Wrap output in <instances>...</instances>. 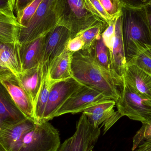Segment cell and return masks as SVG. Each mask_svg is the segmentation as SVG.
<instances>
[{
  "label": "cell",
  "instance_id": "obj_30",
  "mask_svg": "<svg viewBox=\"0 0 151 151\" xmlns=\"http://www.w3.org/2000/svg\"><path fill=\"white\" fill-rule=\"evenodd\" d=\"M16 0H0V14L16 16L14 14Z\"/></svg>",
  "mask_w": 151,
  "mask_h": 151
},
{
  "label": "cell",
  "instance_id": "obj_17",
  "mask_svg": "<svg viewBox=\"0 0 151 151\" xmlns=\"http://www.w3.org/2000/svg\"><path fill=\"white\" fill-rule=\"evenodd\" d=\"M44 64L41 63L33 68L23 72L19 80L35 106L44 77Z\"/></svg>",
  "mask_w": 151,
  "mask_h": 151
},
{
  "label": "cell",
  "instance_id": "obj_38",
  "mask_svg": "<svg viewBox=\"0 0 151 151\" xmlns=\"http://www.w3.org/2000/svg\"><path fill=\"white\" fill-rule=\"evenodd\" d=\"M0 151H7L0 142Z\"/></svg>",
  "mask_w": 151,
  "mask_h": 151
},
{
  "label": "cell",
  "instance_id": "obj_4",
  "mask_svg": "<svg viewBox=\"0 0 151 151\" xmlns=\"http://www.w3.org/2000/svg\"><path fill=\"white\" fill-rule=\"evenodd\" d=\"M56 2L57 0H42L26 26L20 27L18 37L19 45L44 36L57 25Z\"/></svg>",
  "mask_w": 151,
  "mask_h": 151
},
{
  "label": "cell",
  "instance_id": "obj_22",
  "mask_svg": "<svg viewBox=\"0 0 151 151\" xmlns=\"http://www.w3.org/2000/svg\"><path fill=\"white\" fill-rule=\"evenodd\" d=\"M20 27L16 16L0 14V42H18Z\"/></svg>",
  "mask_w": 151,
  "mask_h": 151
},
{
  "label": "cell",
  "instance_id": "obj_9",
  "mask_svg": "<svg viewBox=\"0 0 151 151\" xmlns=\"http://www.w3.org/2000/svg\"><path fill=\"white\" fill-rule=\"evenodd\" d=\"M83 85L73 77L57 81L50 89L42 123L49 122L54 118L58 110Z\"/></svg>",
  "mask_w": 151,
  "mask_h": 151
},
{
  "label": "cell",
  "instance_id": "obj_34",
  "mask_svg": "<svg viewBox=\"0 0 151 151\" xmlns=\"http://www.w3.org/2000/svg\"><path fill=\"white\" fill-rule=\"evenodd\" d=\"M144 132V138L147 142L151 141V120L146 123H142L141 128Z\"/></svg>",
  "mask_w": 151,
  "mask_h": 151
},
{
  "label": "cell",
  "instance_id": "obj_18",
  "mask_svg": "<svg viewBox=\"0 0 151 151\" xmlns=\"http://www.w3.org/2000/svg\"><path fill=\"white\" fill-rule=\"evenodd\" d=\"M111 67L113 71L122 78L127 63L122 38L121 16L115 20L114 37L111 54Z\"/></svg>",
  "mask_w": 151,
  "mask_h": 151
},
{
  "label": "cell",
  "instance_id": "obj_5",
  "mask_svg": "<svg viewBox=\"0 0 151 151\" xmlns=\"http://www.w3.org/2000/svg\"><path fill=\"white\" fill-rule=\"evenodd\" d=\"M120 96L116 102L118 111L130 119L146 123L151 120V101L138 94L122 77Z\"/></svg>",
  "mask_w": 151,
  "mask_h": 151
},
{
  "label": "cell",
  "instance_id": "obj_31",
  "mask_svg": "<svg viewBox=\"0 0 151 151\" xmlns=\"http://www.w3.org/2000/svg\"><path fill=\"white\" fill-rule=\"evenodd\" d=\"M84 44L83 41L80 36H76L71 39L67 44V48L71 53L77 52L83 49Z\"/></svg>",
  "mask_w": 151,
  "mask_h": 151
},
{
  "label": "cell",
  "instance_id": "obj_15",
  "mask_svg": "<svg viewBox=\"0 0 151 151\" xmlns=\"http://www.w3.org/2000/svg\"><path fill=\"white\" fill-rule=\"evenodd\" d=\"M122 77L144 98L151 101V76L134 64L128 63Z\"/></svg>",
  "mask_w": 151,
  "mask_h": 151
},
{
  "label": "cell",
  "instance_id": "obj_21",
  "mask_svg": "<svg viewBox=\"0 0 151 151\" xmlns=\"http://www.w3.org/2000/svg\"><path fill=\"white\" fill-rule=\"evenodd\" d=\"M48 67V63L44 64L43 81L35 106V117L36 124L42 123L43 114L48 100L50 89L52 85L57 81L50 78Z\"/></svg>",
  "mask_w": 151,
  "mask_h": 151
},
{
  "label": "cell",
  "instance_id": "obj_14",
  "mask_svg": "<svg viewBox=\"0 0 151 151\" xmlns=\"http://www.w3.org/2000/svg\"><path fill=\"white\" fill-rule=\"evenodd\" d=\"M36 123L26 119L0 132V142L7 151H17L24 136Z\"/></svg>",
  "mask_w": 151,
  "mask_h": 151
},
{
  "label": "cell",
  "instance_id": "obj_6",
  "mask_svg": "<svg viewBox=\"0 0 151 151\" xmlns=\"http://www.w3.org/2000/svg\"><path fill=\"white\" fill-rule=\"evenodd\" d=\"M60 144L59 131L46 122L27 133L17 151H58Z\"/></svg>",
  "mask_w": 151,
  "mask_h": 151
},
{
  "label": "cell",
  "instance_id": "obj_37",
  "mask_svg": "<svg viewBox=\"0 0 151 151\" xmlns=\"http://www.w3.org/2000/svg\"><path fill=\"white\" fill-rule=\"evenodd\" d=\"M58 151H67V148H66V145L64 142L62 144V145L59 148Z\"/></svg>",
  "mask_w": 151,
  "mask_h": 151
},
{
  "label": "cell",
  "instance_id": "obj_11",
  "mask_svg": "<svg viewBox=\"0 0 151 151\" xmlns=\"http://www.w3.org/2000/svg\"><path fill=\"white\" fill-rule=\"evenodd\" d=\"M116 103L114 100H107L92 106L82 113L93 127H99L100 125L104 127V134H105L122 117L118 111L114 109Z\"/></svg>",
  "mask_w": 151,
  "mask_h": 151
},
{
  "label": "cell",
  "instance_id": "obj_2",
  "mask_svg": "<svg viewBox=\"0 0 151 151\" xmlns=\"http://www.w3.org/2000/svg\"><path fill=\"white\" fill-rule=\"evenodd\" d=\"M122 31L127 63L138 52L151 47V35L144 8L122 6Z\"/></svg>",
  "mask_w": 151,
  "mask_h": 151
},
{
  "label": "cell",
  "instance_id": "obj_10",
  "mask_svg": "<svg viewBox=\"0 0 151 151\" xmlns=\"http://www.w3.org/2000/svg\"><path fill=\"white\" fill-rule=\"evenodd\" d=\"M0 81L23 114L35 122L33 105L18 78L10 71L0 69Z\"/></svg>",
  "mask_w": 151,
  "mask_h": 151
},
{
  "label": "cell",
  "instance_id": "obj_1",
  "mask_svg": "<svg viewBox=\"0 0 151 151\" xmlns=\"http://www.w3.org/2000/svg\"><path fill=\"white\" fill-rule=\"evenodd\" d=\"M71 71L72 77L81 84L99 91L116 102L119 98L122 77L101 67L89 50L83 49L73 53Z\"/></svg>",
  "mask_w": 151,
  "mask_h": 151
},
{
  "label": "cell",
  "instance_id": "obj_29",
  "mask_svg": "<svg viewBox=\"0 0 151 151\" xmlns=\"http://www.w3.org/2000/svg\"><path fill=\"white\" fill-rule=\"evenodd\" d=\"M92 4L96 15L103 22L108 25L113 20H112L102 7L98 0H89Z\"/></svg>",
  "mask_w": 151,
  "mask_h": 151
},
{
  "label": "cell",
  "instance_id": "obj_24",
  "mask_svg": "<svg viewBox=\"0 0 151 151\" xmlns=\"http://www.w3.org/2000/svg\"><path fill=\"white\" fill-rule=\"evenodd\" d=\"M108 26L107 23L102 22L78 35H77L81 37L84 42L83 49H89L94 42L102 35Z\"/></svg>",
  "mask_w": 151,
  "mask_h": 151
},
{
  "label": "cell",
  "instance_id": "obj_3",
  "mask_svg": "<svg viewBox=\"0 0 151 151\" xmlns=\"http://www.w3.org/2000/svg\"><path fill=\"white\" fill-rule=\"evenodd\" d=\"M56 14L58 24L70 30L71 39L104 22L91 12L85 0H57Z\"/></svg>",
  "mask_w": 151,
  "mask_h": 151
},
{
  "label": "cell",
  "instance_id": "obj_12",
  "mask_svg": "<svg viewBox=\"0 0 151 151\" xmlns=\"http://www.w3.org/2000/svg\"><path fill=\"white\" fill-rule=\"evenodd\" d=\"M71 39L70 30L63 26L58 24L45 35L44 54L42 63L49 64L67 47Z\"/></svg>",
  "mask_w": 151,
  "mask_h": 151
},
{
  "label": "cell",
  "instance_id": "obj_27",
  "mask_svg": "<svg viewBox=\"0 0 151 151\" xmlns=\"http://www.w3.org/2000/svg\"><path fill=\"white\" fill-rule=\"evenodd\" d=\"M42 0H34L27 5L23 11L22 16L18 21L21 27L26 26L36 12L39 5Z\"/></svg>",
  "mask_w": 151,
  "mask_h": 151
},
{
  "label": "cell",
  "instance_id": "obj_8",
  "mask_svg": "<svg viewBox=\"0 0 151 151\" xmlns=\"http://www.w3.org/2000/svg\"><path fill=\"white\" fill-rule=\"evenodd\" d=\"M100 133V127H93L83 113L76 124L74 134L64 142L67 151H92Z\"/></svg>",
  "mask_w": 151,
  "mask_h": 151
},
{
  "label": "cell",
  "instance_id": "obj_20",
  "mask_svg": "<svg viewBox=\"0 0 151 151\" xmlns=\"http://www.w3.org/2000/svg\"><path fill=\"white\" fill-rule=\"evenodd\" d=\"M73 53L67 47L51 63L48 64L49 73L52 80L61 81L72 77L71 60Z\"/></svg>",
  "mask_w": 151,
  "mask_h": 151
},
{
  "label": "cell",
  "instance_id": "obj_13",
  "mask_svg": "<svg viewBox=\"0 0 151 151\" xmlns=\"http://www.w3.org/2000/svg\"><path fill=\"white\" fill-rule=\"evenodd\" d=\"M27 119L0 81V132Z\"/></svg>",
  "mask_w": 151,
  "mask_h": 151
},
{
  "label": "cell",
  "instance_id": "obj_33",
  "mask_svg": "<svg viewBox=\"0 0 151 151\" xmlns=\"http://www.w3.org/2000/svg\"><path fill=\"white\" fill-rule=\"evenodd\" d=\"M34 0H16L14 12L18 21H19L22 16L23 11Z\"/></svg>",
  "mask_w": 151,
  "mask_h": 151
},
{
  "label": "cell",
  "instance_id": "obj_16",
  "mask_svg": "<svg viewBox=\"0 0 151 151\" xmlns=\"http://www.w3.org/2000/svg\"><path fill=\"white\" fill-rule=\"evenodd\" d=\"M45 35L19 45V53L23 72L42 63Z\"/></svg>",
  "mask_w": 151,
  "mask_h": 151
},
{
  "label": "cell",
  "instance_id": "obj_23",
  "mask_svg": "<svg viewBox=\"0 0 151 151\" xmlns=\"http://www.w3.org/2000/svg\"><path fill=\"white\" fill-rule=\"evenodd\" d=\"M89 50L97 63L101 67L106 70L115 73L111 67L110 51L104 42L102 35L96 40Z\"/></svg>",
  "mask_w": 151,
  "mask_h": 151
},
{
  "label": "cell",
  "instance_id": "obj_25",
  "mask_svg": "<svg viewBox=\"0 0 151 151\" xmlns=\"http://www.w3.org/2000/svg\"><path fill=\"white\" fill-rule=\"evenodd\" d=\"M128 63L135 65L151 76V47L138 52Z\"/></svg>",
  "mask_w": 151,
  "mask_h": 151
},
{
  "label": "cell",
  "instance_id": "obj_28",
  "mask_svg": "<svg viewBox=\"0 0 151 151\" xmlns=\"http://www.w3.org/2000/svg\"><path fill=\"white\" fill-rule=\"evenodd\" d=\"M116 19L112 21L108 25L107 28L102 34V37L104 40V42L109 49L111 54L114 39L115 22Z\"/></svg>",
  "mask_w": 151,
  "mask_h": 151
},
{
  "label": "cell",
  "instance_id": "obj_32",
  "mask_svg": "<svg viewBox=\"0 0 151 151\" xmlns=\"http://www.w3.org/2000/svg\"><path fill=\"white\" fill-rule=\"evenodd\" d=\"M122 6L133 8H143L151 5V0H120Z\"/></svg>",
  "mask_w": 151,
  "mask_h": 151
},
{
  "label": "cell",
  "instance_id": "obj_35",
  "mask_svg": "<svg viewBox=\"0 0 151 151\" xmlns=\"http://www.w3.org/2000/svg\"><path fill=\"white\" fill-rule=\"evenodd\" d=\"M145 15L147 19L148 26L151 35V5H148L144 7Z\"/></svg>",
  "mask_w": 151,
  "mask_h": 151
},
{
  "label": "cell",
  "instance_id": "obj_36",
  "mask_svg": "<svg viewBox=\"0 0 151 151\" xmlns=\"http://www.w3.org/2000/svg\"><path fill=\"white\" fill-rule=\"evenodd\" d=\"M136 151H151V141H146L140 145Z\"/></svg>",
  "mask_w": 151,
  "mask_h": 151
},
{
  "label": "cell",
  "instance_id": "obj_26",
  "mask_svg": "<svg viewBox=\"0 0 151 151\" xmlns=\"http://www.w3.org/2000/svg\"><path fill=\"white\" fill-rule=\"evenodd\" d=\"M112 20L121 15L122 4L120 0H98Z\"/></svg>",
  "mask_w": 151,
  "mask_h": 151
},
{
  "label": "cell",
  "instance_id": "obj_19",
  "mask_svg": "<svg viewBox=\"0 0 151 151\" xmlns=\"http://www.w3.org/2000/svg\"><path fill=\"white\" fill-rule=\"evenodd\" d=\"M19 44L0 42V69L9 70L18 77L23 73Z\"/></svg>",
  "mask_w": 151,
  "mask_h": 151
},
{
  "label": "cell",
  "instance_id": "obj_7",
  "mask_svg": "<svg viewBox=\"0 0 151 151\" xmlns=\"http://www.w3.org/2000/svg\"><path fill=\"white\" fill-rule=\"evenodd\" d=\"M111 100L102 92L83 85L66 100L55 114L54 118L66 114L83 112L87 108L99 103Z\"/></svg>",
  "mask_w": 151,
  "mask_h": 151
}]
</instances>
